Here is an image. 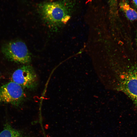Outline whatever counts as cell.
<instances>
[{"label": "cell", "mask_w": 137, "mask_h": 137, "mask_svg": "<svg viewBox=\"0 0 137 137\" xmlns=\"http://www.w3.org/2000/svg\"><path fill=\"white\" fill-rule=\"evenodd\" d=\"M25 97L23 87L12 81L0 88V104H9L18 106L22 103Z\"/></svg>", "instance_id": "obj_3"}, {"label": "cell", "mask_w": 137, "mask_h": 137, "mask_svg": "<svg viewBox=\"0 0 137 137\" xmlns=\"http://www.w3.org/2000/svg\"><path fill=\"white\" fill-rule=\"evenodd\" d=\"M49 0V1L51 2V1H53L54 0Z\"/></svg>", "instance_id": "obj_9"}, {"label": "cell", "mask_w": 137, "mask_h": 137, "mask_svg": "<svg viewBox=\"0 0 137 137\" xmlns=\"http://www.w3.org/2000/svg\"><path fill=\"white\" fill-rule=\"evenodd\" d=\"M0 137H25L21 131L13 128L8 122L4 124L2 130L0 132Z\"/></svg>", "instance_id": "obj_6"}, {"label": "cell", "mask_w": 137, "mask_h": 137, "mask_svg": "<svg viewBox=\"0 0 137 137\" xmlns=\"http://www.w3.org/2000/svg\"><path fill=\"white\" fill-rule=\"evenodd\" d=\"M122 88L137 107V70L130 69L124 75Z\"/></svg>", "instance_id": "obj_5"}, {"label": "cell", "mask_w": 137, "mask_h": 137, "mask_svg": "<svg viewBox=\"0 0 137 137\" xmlns=\"http://www.w3.org/2000/svg\"><path fill=\"white\" fill-rule=\"evenodd\" d=\"M12 79V81L28 89L35 88L38 84L37 75L29 65H24L16 69L13 73Z\"/></svg>", "instance_id": "obj_4"}, {"label": "cell", "mask_w": 137, "mask_h": 137, "mask_svg": "<svg viewBox=\"0 0 137 137\" xmlns=\"http://www.w3.org/2000/svg\"><path fill=\"white\" fill-rule=\"evenodd\" d=\"M120 5L121 8L124 12L128 19L131 21L137 19V11L131 7L126 2L123 1Z\"/></svg>", "instance_id": "obj_7"}, {"label": "cell", "mask_w": 137, "mask_h": 137, "mask_svg": "<svg viewBox=\"0 0 137 137\" xmlns=\"http://www.w3.org/2000/svg\"><path fill=\"white\" fill-rule=\"evenodd\" d=\"M38 11L43 20L50 28L57 30L70 19L73 7L71 0L44 2L37 6Z\"/></svg>", "instance_id": "obj_1"}, {"label": "cell", "mask_w": 137, "mask_h": 137, "mask_svg": "<svg viewBox=\"0 0 137 137\" xmlns=\"http://www.w3.org/2000/svg\"><path fill=\"white\" fill-rule=\"evenodd\" d=\"M1 51L10 61L23 64L31 61V54L25 43L21 40H13L4 44L1 47Z\"/></svg>", "instance_id": "obj_2"}, {"label": "cell", "mask_w": 137, "mask_h": 137, "mask_svg": "<svg viewBox=\"0 0 137 137\" xmlns=\"http://www.w3.org/2000/svg\"><path fill=\"white\" fill-rule=\"evenodd\" d=\"M135 5L137 6V0H133Z\"/></svg>", "instance_id": "obj_8"}]
</instances>
